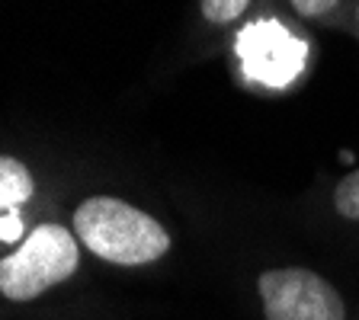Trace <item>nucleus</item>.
Instances as JSON below:
<instances>
[{
    "label": "nucleus",
    "mask_w": 359,
    "mask_h": 320,
    "mask_svg": "<svg viewBox=\"0 0 359 320\" xmlns=\"http://www.w3.org/2000/svg\"><path fill=\"white\" fill-rule=\"evenodd\" d=\"M74 234L93 256L116 266H151L173 250L164 221L116 195L83 199L74 209Z\"/></svg>",
    "instance_id": "obj_1"
},
{
    "label": "nucleus",
    "mask_w": 359,
    "mask_h": 320,
    "mask_svg": "<svg viewBox=\"0 0 359 320\" xmlns=\"http://www.w3.org/2000/svg\"><path fill=\"white\" fill-rule=\"evenodd\" d=\"M77 266L81 250L74 234L61 224H39L13 253L0 260V295L10 301H32L71 279Z\"/></svg>",
    "instance_id": "obj_2"
},
{
    "label": "nucleus",
    "mask_w": 359,
    "mask_h": 320,
    "mask_svg": "<svg viewBox=\"0 0 359 320\" xmlns=\"http://www.w3.org/2000/svg\"><path fill=\"white\" fill-rule=\"evenodd\" d=\"M263 320H350L334 282L308 266H269L254 279Z\"/></svg>",
    "instance_id": "obj_3"
},
{
    "label": "nucleus",
    "mask_w": 359,
    "mask_h": 320,
    "mask_svg": "<svg viewBox=\"0 0 359 320\" xmlns=\"http://www.w3.org/2000/svg\"><path fill=\"white\" fill-rule=\"evenodd\" d=\"M234 52L247 81L269 90H283L305 71L308 42H302L279 20H257L238 32Z\"/></svg>",
    "instance_id": "obj_4"
},
{
    "label": "nucleus",
    "mask_w": 359,
    "mask_h": 320,
    "mask_svg": "<svg viewBox=\"0 0 359 320\" xmlns=\"http://www.w3.org/2000/svg\"><path fill=\"white\" fill-rule=\"evenodd\" d=\"M32 173L16 157H0V211H13L32 199Z\"/></svg>",
    "instance_id": "obj_5"
},
{
    "label": "nucleus",
    "mask_w": 359,
    "mask_h": 320,
    "mask_svg": "<svg viewBox=\"0 0 359 320\" xmlns=\"http://www.w3.org/2000/svg\"><path fill=\"white\" fill-rule=\"evenodd\" d=\"M254 0H199V13L209 26H231L250 10Z\"/></svg>",
    "instance_id": "obj_6"
},
{
    "label": "nucleus",
    "mask_w": 359,
    "mask_h": 320,
    "mask_svg": "<svg viewBox=\"0 0 359 320\" xmlns=\"http://www.w3.org/2000/svg\"><path fill=\"white\" fill-rule=\"evenodd\" d=\"M344 0H289V7L295 16L302 20H330L337 7H340Z\"/></svg>",
    "instance_id": "obj_7"
},
{
    "label": "nucleus",
    "mask_w": 359,
    "mask_h": 320,
    "mask_svg": "<svg viewBox=\"0 0 359 320\" xmlns=\"http://www.w3.org/2000/svg\"><path fill=\"white\" fill-rule=\"evenodd\" d=\"M353 22H356V29H359V0H356V13H353Z\"/></svg>",
    "instance_id": "obj_8"
}]
</instances>
